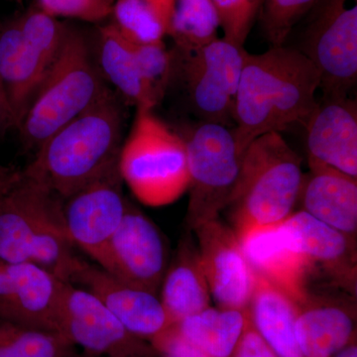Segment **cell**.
Here are the masks:
<instances>
[{
	"mask_svg": "<svg viewBox=\"0 0 357 357\" xmlns=\"http://www.w3.org/2000/svg\"><path fill=\"white\" fill-rule=\"evenodd\" d=\"M75 349L60 333L0 319V357H70L76 354Z\"/></svg>",
	"mask_w": 357,
	"mask_h": 357,
	"instance_id": "obj_28",
	"label": "cell"
},
{
	"mask_svg": "<svg viewBox=\"0 0 357 357\" xmlns=\"http://www.w3.org/2000/svg\"><path fill=\"white\" fill-rule=\"evenodd\" d=\"M115 0H39L40 8L54 17L75 18L89 22L105 20Z\"/></svg>",
	"mask_w": 357,
	"mask_h": 357,
	"instance_id": "obj_32",
	"label": "cell"
},
{
	"mask_svg": "<svg viewBox=\"0 0 357 357\" xmlns=\"http://www.w3.org/2000/svg\"><path fill=\"white\" fill-rule=\"evenodd\" d=\"M134 55L140 76L158 105L173 79L172 51L166 48L164 42H159L134 45Z\"/></svg>",
	"mask_w": 357,
	"mask_h": 357,
	"instance_id": "obj_30",
	"label": "cell"
},
{
	"mask_svg": "<svg viewBox=\"0 0 357 357\" xmlns=\"http://www.w3.org/2000/svg\"><path fill=\"white\" fill-rule=\"evenodd\" d=\"M281 225L306 260L311 285L314 277H325L333 288L356 297V238L319 222L302 210L291 213Z\"/></svg>",
	"mask_w": 357,
	"mask_h": 357,
	"instance_id": "obj_14",
	"label": "cell"
},
{
	"mask_svg": "<svg viewBox=\"0 0 357 357\" xmlns=\"http://www.w3.org/2000/svg\"><path fill=\"white\" fill-rule=\"evenodd\" d=\"M299 50L316 67L321 96H347L357 82V0H321Z\"/></svg>",
	"mask_w": 357,
	"mask_h": 357,
	"instance_id": "obj_9",
	"label": "cell"
},
{
	"mask_svg": "<svg viewBox=\"0 0 357 357\" xmlns=\"http://www.w3.org/2000/svg\"><path fill=\"white\" fill-rule=\"evenodd\" d=\"M248 309L211 307L175 324L181 335L211 357H231L243 332Z\"/></svg>",
	"mask_w": 357,
	"mask_h": 357,
	"instance_id": "obj_25",
	"label": "cell"
},
{
	"mask_svg": "<svg viewBox=\"0 0 357 357\" xmlns=\"http://www.w3.org/2000/svg\"><path fill=\"white\" fill-rule=\"evenodd\" d=\"M220 18L222 38L244 47L262 0H213Z\"/></svg>",
	"mask_w": 357,
	"mask_h": 357,
	"instance_id": "obj_31",
	"label": "cell"
},
{
	"mask_svg": "<svg viewBox=\"0 0 357 357\" xmlns=\"http://www.w3.org/2000/svg\"><path fill=\"white\" fill-rule=\"evenodd\" d=\"M333 357H357L356 342H351V344L345 347L342 351H338Z\"/></svg>",
	"mask_w": 357,
	"mask_h": 357,
	"instance_id": "obj_37",
	"label": "cell"
},
{
	"mask_svg": "<svg viewBox=\"0 0 357 357\" xmlns=\"http://www.w3.org/2000/svg\"><path fill=\"white\" fill-rule=\"evenodd\" d=\"M172 3L164 0H115L112 25L134 45L164 42Z\"/></svg>",
	"mask_w": 357,
	"mask_h": 357,
	"instance_id": "obj_27",
	"label": "cell"
},
{
	"mask_svg": "<svg viewBox=\"0 0 357 357\" xmlns=\"http://www.w3.org/2000/svg\"><path fill=\"white\" fill-rule=\"evenodd\" d=\"M15 128L10 107L7 100L6 91L0 79V134L6 132L7 129Z\"/></svg>",
	"mask_w": 357,
	"mask_h": 357,
	"instance_id": "obj_36",
	"label": "cell"
},
{
	"mask_svg": "<svg viewBox=\"0 0 357 357\" xmlns=\"http://www.w3.org/2000/svg\"><path fill=\"white\" fill-rule=\"evenodd\" d=\"M63 199L26 175L0 201V261L32 263L69 282L79 256L63 218Z\"/></svg>",
	"mask_w": 357,
	"mask_h": 357,
	"instance_id": "obj_3",
	"label": "cell"
},
{
	"mask_svg": "<svg viewBox=\"0 0 357 357\" xmlns=\"http://www.w3.org/2000/svg\"><path fill=\"white\" fill-rule=\"evenodd\" d=\"M109 91L88 42L81 33L68 28L60 53L18 128L23 144L37 151Z\"/></svg>",
	"mask_w": 357,
	"mask_h": 357,
	"instance_id": "obj_5",
	"label": "cell"
},
{
	"mask_svg": "<svg viewBox=\"0 0 357 357\" xmlns=\"http://www.w3.org/2000/svg\"><path fill=\"white\" fill-rule=\"evenodd\" d=\"M321 0H262L261 18L271 47L282 46L296 24Z\"/></svg>",
	"mask_w": 357,
	"mask_h": 357,
	"instance_id": "obj_29",
	"label": "cell"
},
{
	"mask_svg": "<svg viewBox=\"0 0 357 357\" xmlns=\"http://www.w3.org/2000/svg\"><path fill=\"white\" fill-rule=\"evenodd\" d=\"M22 171L15 167L0 164V201L22 177Z\"/></svg>",
	"mask_w": 357,
	"mask_h": 357,
	"instance_id": "obj_35",
	"label": "cell"
},
{
	"mask_svg": "<svg viewBox=\"0 0 357 357\" xmlns=\"http://www.w3.org/2000/svg\"><path fill=\"white\" fill-rule=\"evenodd\" d=\"M98 60L103 79L136 109H154L153 96L140 76L134 55V45L117 31L114 25L100 28L98 33Z\"/></svg>",
	"mask_w": 357,
	"mask_h": 357,
	"instance_id": "obj_24",
	"label": "cell"
},
{
	"mask_svg": "<svg viewBox=\"0 0 357 357\" xmlns=\"http://www.w3.org/2000/svg\"><path fill=\"white\" fill-rule=\"evenodd\" d=\"M299 201L302 211L356 239L357 178L307 159Z\"/></svg>",
	"mask_w": 357,
	"mask_h": 357,
	"instance_id": "obj_21",
	"label": "cell"
},
{
	"mask_svg": "<svg viewBox=\"0 0 357 357\" xmlns=\"http://www.w3.org/2000/svg\"><path fill=\"white\" fill-rule=\"evenodd\" d=\"M58 332L89 356L153 357L146 340L128 332L116 317L86 289L65 282Z\"/></svg>",
	"mask_w": 357,
	"mask_h": 357,
	"instance_id": "obj_10",
	"label": "cell"
},
{
	"mask_svg": "<svg viewBox=\"0 0 357 357\" xmlns=\"http://www.w3.org/2000/svg\"><path fill=\"white\" fill-rule=\"evenodd\" d=\"M122 181L141 203L163 206L189 189L187 150L182 135L154 114L138 109L119 158Z\"/></svg>",
	"mask_w": 357,
	"mask_h": 357,
	"instance_id": "obj_6",
	"label": "cell"
},
{
	"mask_svg": "<svg viewBox=\"0 0 357 357\" xmlns=\"http://www.w3.org/2000/svg\"><path fill=\"white\" fill-rule=\"evenodd\" d=\"M244 47L218 38L198 50H172L173 79L178 77L199 121L234 128V110L241 82Z\"/></svg>",
	"mask_w": 357,
	"mask_h": 357,
	"instance_id": "obj_8",
	"label": "cell"
},
{
	"mask_svg": "<svg viewBox=\"0 0 357 357\" xmlns=\"http://www.w3.org/2000/svg\"><path fill=\"white\" fill-rule=\"evenodd\" d=\"M220 14L213 0H173L167 35L173 40V50H198L220 38Z\"/></svg>",
	"mask_w": 357,
	"mask_h": 357,
	"instance_id": "obj_26",
	"label": "cell"
},
{
	"mask_svg": "<svg viewBox=\"0 0 357 357\" xmlns=\"http://www.w3.org/2000/svg\"><path fill=\"white\" fill-rule=\"evenodd\" d=\"M337 291H310L298 305L296 337L304 357H333L356 342V296Z\"/></svg>",
	"mask_w": 357,
	"mask_h": 357,
	"instance_id": "obj_17",
	"label": "cell"
},
{
	"mask_svg": "<svg viewBox=\"0 0 357 357\" xmlns=\"http://www.w3.org/2000/svg\"><path fill=\"white\" fill-rule=\"evenodd\" d=\"M122 184L117 163L63 201V218L70 241L100 267L128 206Z\"/></svg>",
	"mask_w": 357,
	"mask_h": 357,
	"instance_id": "obj_11",
	"label": "cell"
},
{
	"mask_svg": "<svg viewBox=\"0 0 357 357\" xmlns=\"http://www.w3.org/2000/svg\"><path fill=\"white\" fill-rule=\"evenodd\" d=\"M122 121L121 105L109 89L45 141L23 172L64 201L119 163Z\"/></svg>",
	"mask_w": 357,
	"mask_h": 357,
	"instance_id": "obj_2",
	"label": "cell"
},
{
	"mask_svg": "<svg viewBox=\"0 0 357 357\" xmlns=\"http://www.w3.org/2000/svg\"><path fill=\"white\" fill-rule=\"evenodd\" d=\"M52 65L26 39L20 20L0 26V79L15 128H20Z\"/></svg>",
	"mask_w": 357,
	"mask_h": 357,
	"instance_id": "obj_20",
	"label": "cell"
},
{
	"mask_svg": "<svg viewBox=\"0 0 357 357\" xmlns=\"http://www.w3.org/2000/svg\"><path fill=\"white\" fill-rule=\"evenodd\" d=\"M307 159L357 178V105L347 96H321L305 121Z\"/></svg>",
	"mask_w": 357,
	"mask_h": 357,
	"instance_id": "obj_19",
	"label": "cell"
},
{
	"mask_svg": "<svg viewBox=\"0 0 357 357\" xmlns=\"http://www.w3.org/2000/svg\"><path fill=\"white\" fill-rule=\"evenodd\" d=\"M100 268L129 286L158 295L168 268L165 243L156 225L132 204L128 203Z\"/></svg>",
	"mask_w": 357,
	"mask_h": 357,
	"instance_id": "obj_12",
	"label": "cell"
},
{
	"mask_svg": "<svg viewBox=\"0 0 357 357\" xmlns=\"http://www.w3.org/2000/svg\"><path fill=\"white\" fill-rule=\"evenodd\" d=\"M231 357H279L256 330L249 310L243 332L237 342Z\"/></svg>",
	"mask_w": 357,
	"mask_h": 357,
	"instance_id": "obj_34",
	"label": "cell"
},
{
	"mask_svg": "<svg viewBox=\"0 0 357 357\" xmlns=\"http://www.w3.org/2000/svg\"><path fill=\"white\" fill-rule=\"evenodd\" d=\"M164 1L169 2V3H173V0H164Z\"/></svg>",
	"mask_w": 357,
	"mask_h": 357,
	"instance_id": "obj_39",
	"label": "cell"
},
{
	"mask_svg": "<svg viewBox=\"0 0 357 357\" xmlns=\"http://www.w3.org/2000/svg\"><path fill=\"white\" fill-rule=\"evenodd\" d=\"M248 310L256 330L277 356L304 357L296 337L298 305L288 295L255 274V292Z\"/></svg>",
	"mask_w": 357,
	"mask_h": 357,
	"instance_id": "obj_23",
	"label": "cell"
},
{
	"mask_svg": "<svg viewBox=\"0 0 357 357\" xmlns=\"http://www.w3.org/2000/svg\"><path fill=\"white\" fill-rule=\"evenodd\" d=\"M70 357H82V356H77V354H74V356H70ZM86 357H91V356H88V354H86Z\"/></svg>",
	"mask_w": 357,
	"mask_h": 357,
	"instance_id": "obj_38",
	"label": "cell"
},
{
	"mask_svg": "<svg viewBox=\"0 0 357 357\" xmlns=\"http://www.w3.org/2000/svg\"><path fill=\"white\" fill-rule=\"evenodd\" d=\"M150 344L163 357H211L203 349L185 340L176 325L171 326L150 340Z\"/></svg>",
	"mask_w": 357,
	"mask_h": 357,
	"instance_id": "obj_33",
	"label": "cell"
},
{
	"mask_svg": "<svg viewBox=\"0 0 357 357\" xmlns=\"http://www.w3.org/2000/svg\"><path fill=\"white\" fill-rule=\"evenodd\" d=\"M192 232L211 296L217 306L248 310L255 292V274L236 231L218 218L199 225Z\"/></svg>",
	"mask_w": 357,
	"mask_h": 357,
	"instance_id": "obj_13",
	"label": "cell"
},
{
	"mask_svg": "<svg viewBox=\"0 0 357 357\" xmlns=\"http://www.w3.org/2000/svg\"><path fill=\"white\" fill-rule=\"evenodd\" d=\"M236 236L255 274L285 293L297 305L306 299L311 285L309 266L281 222L251 227Z\"/></svg>",
	"mask_w": 357,
	"mask_h": 357,
	"instance_id": "obj_18",
	"label": "cell"
},
{
	"mask_svg": "<svg viewBox=\"0 0 357 357\" xmlns=\"http://www.w3.org/2000/svg\"><path fill=\"white\" fill-rule=\"evenodd\" d=\"M160 300L175 325L210 307L211 296L196 239L188 234L178 244L160 288Z\"/></svg>",
	"mask_w": 357,
	"mask_h": 357,
	"instance_id": "obj_22",
	"label": "cell"
},
{
	"mask_svg": "<svg viewBox=\"0 0 357 357\" xmlns=\"http://www.w3.org/2000/svg\"><path fill=\"white\" fill-rule=\"evenodd\" d=\"M316 67L294 47H271L244 57L234 110V132L243 150L263 134L304 124L319 91Z\"/></svg>",
	"mask_w": 357,
	"mask_h": 357,
	"instance_id": "obj_1",
	"label": "cell"
},
{
	"mask_svg": "<svg viewBox=\"0 0 357 357\" xmlns=\"http://www.w3.org/2000/svg\"><path fill=\"white\" fill-rule=\"evenodd\" d=\"M182 137L190 177L185 225L192 231L227 208L245 150L237 142L234 128L213 122L198 121Z\"/></svg>",
	"mask_w": 357,
	"mask_h": 357,
	"instance_id": "obj_7",
	"label": "cell"
},
{
	"mask_svg": "<svg viewBox=\"0 0 357 357\" xmlns=\"http://www.w3.org/2000/svg\"><path fill=\"white\" fill-rule=\"evenodd\" d=\"M69 283L95 295L135 337L150 342L174 325L158 295L129 286L81 258L70 274Z\"/></svg>",
	"mask_w": 357,
	"mask_h": 357,
	"instance_id": "obj_16",
	"label": "cell"
},
{
	"mask_svg": "<svg viewBox=\"0 0 357 357\" xmlns=\"http://www.w3.org/2000/svg\"><path fill=\"white\" fill-rule=\"evenodd\" d=\"M304 175L302 158L281 133L256 138L244 154L238 180L225 208L231 229L239 234L251 227L283 222L299 201Z\"/></svg>",
	"mask_w": 357,
	"mask_h": 357,
	"instance_id": "obj_4",
	"label": "cell"
},
{
	"mask_svg": "<svg viewBox=\"0 0 357 357\" xmlns=\"http://www.w3.org/2000/svg\"><path fill=\"white\" fill-rule=\"evenodd\" d=\"M64 281L32 263L0 261V319L58 332Z\"/></svg>",
	"mask_w": 357,
	"mask_h": 357,
	"instance_id": "obj_15",
	"label": "cell"
}]
</instances>
